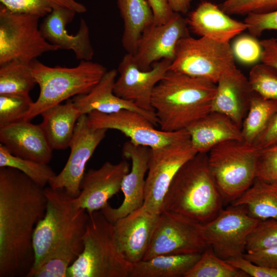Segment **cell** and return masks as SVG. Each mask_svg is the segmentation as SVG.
Listing matches in <instances>:
<instances>
[{
	"label": "cell",
	"instance_id": "6da1fadb",
	"mask_svg": "<svg viewBox=\"0 0 277 277\" xmlns=\"http://www.w3.org/2000/svg\"><path fill=\"white\" fill-rule=\"evenodd\" d=\"M44 188L16 169L0 167V277L26 276L33 266V233L47 206Z\"/></svg>",
	"mask_w": 277,
	"mask_h": 277
},
{
	"label": "cell",
	"instance_id": "44dd1931",
	"mask_svg": "<svg viewBox=\"0 0 277 277\" xmlns=\"http://www.w3.org/2000/svg\"><path fill=\"white\" fill-rule=\"evenodd\" d=\"M216 85L211 111L227 115L241 128L254 93L248 77L235 67L223 74Z\"/></svg>",
	"mask_w": 277,
	"mask_h": 277
},
{
	"label": "cell",
	"instance_id": "f546056e",
	"mask_svg": "<svg viewBox=\"0 0 277 277\" xmlns=\"http://www.w3.org/2000/svg\"><path fill=\"white\" fill-rule=\"evenodd\" d=\"M276 112L277 101L254 92L241 127L243 141L255 144Z\"/></svg>",
	"mask_w": 277,
	"mask_h": 277
},
{
	"label": "cell",
	"instance_id": "60d3db41",
	"mask_svg": "<svg viewBox=\"0 0 277 277\" xmlns=\"http://www.w3.org/2000/svg\"><path fill=\"white\" fill-rule=\"evenodd\" d=\"M244 22L250 35L259 37L265 30L277 31V10L265 13H249Z\"/></svg>",
	"mask_w": 277,
	"mask_h": 277
},
{
	"label": "cell",
	"instance_id": "9c48e42d",
	"mask_svg": "<svg viewBox=\"0 0 277 277\" xmlns=\"http://www.w3.org/2000/svg\"><path fill=\"white\" fill-rule=\"evenodd\" d=\"M39 18L0 6V66L15 60L31 63L45 53L59 50L43 36Z\"/></svg>",
	"mask_w": 277,
	"mask_h": 277
},
{
	"label": "cell",
	"instance_id": "d4e9b609",
	"mask_svg": "<svg viewBox=\"0 0 277 277\" xmlns=\"http://www.w3.org/2000/svg\"><path fill=\"white\" fill-rule=\"evenodd\" d=\"M197 153H208L217 144L229 140H243L241 128L227 115L211 111L186 129Z\"/></svg>",
	"mask_w": 277,
	"mask_h": 277
},
{
	"label": "cell",
	"instance_id": "4fadbf2b",
	"mask_svg": "<svg viewBox=\"0 0 277 277\" xmlns=\"http://www.w3.org/2000/svg\"><path fill=\"white\" fill-rule=\"evenodd\" d=\"M87 115L91 127L120 131L134 144L151 149L190 139L187 129L173 132L156 129L145 116L133 110L123 109L111 113L94 111Z\"/></svg>",
	"mask_w": 277,
	"mask_h": 277
},
{
	"label": "cell",
	"instance_id": "ac0fdd59",
	"mask_svg": "<svg viewBox=\"0 0 277 277\" xmlns=\"http://www.w3.org/2000/svg\"><path fill=\"white\" fill-rule=\"evenodd\" d=\"M123 155L131 161V167L124 176L121 190L124 198L117 208L107 204L101 211L111 223L126 215L143 205L146 173L148 169L150 148L136 145L131 142L125 143Z\"/></svg>",
	"mask_w": 277,
	"mask_h": 277
},
{
	"label": "cell",
	"instance_id": "9a60e30c",
	"mask_svg": "<svg viewBox=\"0 0 277 277\" xmlns=\"http://www.w3.org/2000/svg\"><path fill=\"white\" fill-rule=\"evenodd\" d=\"M189 35L187 18L175 13L168 22L152 25L143 32L132 54L133 61L140 70L145 71L150 70L154 63L160 61L172 62L177 42Z\"/></svg>",
	"mask_w": 277,
	"mask_h": 277
},
{
	"label": "cell",
	"instance_id": "4dcf8cb0",
	"mask_svg": "<svg viewBox=\"0 0 277 277\" xmlns=\"http://www.w3.org/2000/svg\"><path fill=\"white\" fill-rule=\"evenodd\" d=\"M36 84L30 63L15 60L0 66V95H29Z\"/></svg>",
	"mask_w": 277,
	"mask_h": 277
},
{
	"label": "cell",
	"instance_id": "2e32d148",
	"mask_svg": "<svg viewBox=\"0 0 277 277\" xmlns=\"http://www.w3.org/2000/svg\"><path fill=\"white\" fill-rule=\"evenodd\" d=\"M171 63L163 60L154 63L150 70L142 71L135 64L132 54L127 53L118 65L114 94L133 102L142 109L154 112L151 105L154 88L169 70Z\"/></svg>",
	"mask_w": 277,
	"mask_h": 277
},
{
	"label": "cell",
	"instance_id": "d590c367",
	"mask_svg": "<svg viewBox=\"0 0 277 277\" xmlns=\"http://www.w3.org/2000/svg\"><path fill=\"white\" fill-rule=\"evenodd\" d=\"M33 102L29 95H0V128L23 121Z\"/></svg>",
	"mask_w": 277,
	"mask_h": 277
},
{
	"label": "cell",
	"instance_id": "f35d334b",
	"mask_svg": "<svg viewBox=\"0 0 277 277\" xmlns=\"http://www.w3.org/2000/svg\"><path fill=\"white\" fill-rule=\"evenodd\" d=\"M235 58L245 64H252L261 60L262 47L256 37L251 35L239 36L231 47Z\"/></svg>",
	"mask_w": 277,
	"mask_h": 277
},
{
	"label": "cell",
	"instance_id": "e0dca14e",
	"mask_svg": "<svg viewBox=\"0 0 277 277\" xmlns=\"http://www.w3.org/2000/svg\"><path fill=\"white\" fill-rule=\"evenodd\" d=\"M129 171L126 161L104 163L97 169H90L83 178L79 194L72 199L74 205L89 214L101 210L108 200L121 190L123 180Z\"/></svg>",
	"mask_w": 277,
	"mask_h": 277
},
{
	"label": "cell",
	"instance_id": "484cf974",
	"mask_svg": "<svg viewBox=\"0 0 277 277\" xmlns=\"http://www.w3.org/2000/svg\"><path fill=\"white\" fill-rule=\"evenodd\" d=\"M41 115L43 121L40 125L52 149L69 147L76 124L83 115L72 99L53 106Z\"/></svg>",
	"mask_w": 277,
	"mask_h": 277
},
{
	"label": "cell",
	"instance_id": "83f0119b",
	"mask_svg": "<svg viewBox=\"0 0 277 277\" xmlns=\"http://www.w3.org/2000/svg\"><path fill=\"white\" fill-rule=\"evenodd\" d=\"M201 254H164L132 264L129 277L184 276Z\"/></svg>",
	"mask_w": 277,
	"mask_h": 277
},
{
	"label": "cell",
	"instance_id": "4316f807",
	"mask_svg": "<svg viewBox=\"0 0 277 277\" xmlns=\"http://www.w3.org/2000/svg\"><path fill=\"white\" fill-rule=\"evenodd\" d=\"M124 23L122 44L133 54L143 32L153 24V14L147 0H117Z\"/></svg>",
	"mask_w": 277,
	"mask_h": 277
},
{
	"label": "cell",
	"instance_id": "8d00e7d4",
	"mask_svg": "<svg viewBox=\"0 0 277 277\" xmlns=\"http://www.w3.org/2000/svg\"><path fill=\"white\" fill-rule=\"evenodd\" d=\"M277 246V219L260 220L249 234L246 252Z\"/></svg>",
	"mask_w": 277,
	"mask_h": 277
},
{
	"label": "cell",
	"instance_id": "ab89813d",
	"mask_svg": "<svg viewBox=\"0 0 277 277\" xmlns=\"http://www.w3.org/2000/svg\"><path fill=\"white\" fill-rule=\"evenodd\" d=\"M256 178L277 184V144L260 149Z\"/></svg>",
	"mask_w": 277,
	"mask_h": 277
},
{
	"label": "cell",
	"instance_id": "603a6c76",
	"mask_svg": "<svg viewBox=\"0 0 277 277\" xmlns=\"http://www.w3.org/2000/svg\"><path fill=\"white\" fill-rule=\"evenodd\" d=\"M117 70L107 71L98 83L88 93L74 96L72 100L82 114H88L96 111L111 113L123 109L138 112L148 118L153 125L157 123L155 112L142 109L133 102L123 99L116 95L114 86Z\"/></svg>",
	"mask_w": 277,
	"mask_h": 277
},
{
	"label": "cell",
	"instance_id": "d6986e66",
	"mask_svg": "<svg viewBox=\"0 0 277 277\" xmlns=\"http://www.w3.org/2000/svg\"><path fill=\"white\" fill-rule=\"evenodd\" d=\"M158 216L143 205L113 224L118 249L127 262L133 264L144 259Z\"/></svg>",
	"mask_w": 277,
	"mask_h": 277
},
{
	"label": "cell",
	"instance_id": "7bdbcfd3",
	"mask_svg": "<svg viewBox=\"0 0 277 277\" xmlns=\"http://www.w3.org/2000/svg\"><path fill=\"white\" fill-rule=\"evenodd\" d=\"M243 256L257 265L277 269V246L246 252Z\"/></svg>",
	"mask_w": 277,
	"mask_h": 277
},
{
	"label": "cell",
	"instance_id": "7dc6e473",
	"mask_svg": "<svg viewBox=\"0 0 277 277\" xmlns=\"http://www.w3.org/2000/svg\"><path fill=\"white\" fill-rule=\"evenodd\" d=\"M168 4L174 12L186 13L190 7L191 0H167Z\"/></svg>",
	"mask_w": 277,
	"mask_h": 277
},
{
	"label": "cell",
	"instance_id": "ba28073f",
	"mask_svg": "<svg viewBox=\"0 0 277 277\" xmlns=\"http://www.w3.org/2000/svg\"><path fill=\"white\" fill-rule=\"evenodd\" d=\"M235 67L229 43L189 35L177 42L175 58L169 70L216 84L223 74Z\"/></svg>",
	"mask_w": 277,
	"mask_h": 277
},
{
	"label": "cell",
	"instance_id": "74e56055",
	"mask_svg": "<svg viewBox=\"0 0 277 277\" xmlns=\"http://www.w3.org/2000/svg\"><path fill=\"white\" fill-rule=\"evenodd\" d=\"M219 6L229 15L265 13L277 10V0H225Z\"/></svg>",
	"mask_w": 277,
	"mask_h": 277
},
{
	"label": "cell",
	"instance_id": "5bb4252c",
	"mask_svg": "<svg viewBox=\"0 0 277 277\" xmlns=\"http://www.w3.org/2000/svg\"><path fill=\"white\" fill-rule=\"evenodd\" d=\"M107 130L91 127L87 115H82L76 124L69 145L68 160L62 171L49 182V186L63 189L72 197H76L80 192L86 164L105 138Z\"/></svg>",
	"mask_w": 277,
	"mask_h": 277
},
{
	"label": "cell",
	"instance_id": "836d02e7",
	"mask_svg": "<svg viewBox=\"0 0 277 277\" xmlns=\"http://www.w3.org/2000/svg\"><path fill=\"white\" fill-rule=\"evenodd\" d=\"M1 5L13 12L45 17L54 9L66 7L76 13L87 11L86 6L76 0H0Z\"/></svg>",
	"mask_w": 277,
	"mask_h": 277
},
{
	"label": "cell",
	"instance_id": "1f68e13d",
	"mask_svg": "<svg viewBox=\"0 0 277 277\" xmlns=\"http://www.w3.org/2000/svg\"><path fill=\"white\" fill-rule=\"evenodd\" d=\"M184 277H248L226 260L218 256L209 246Z\"/></svg>",
	"mask_w": 277,
	"mask_h": 277
},
{
	"label": "cell",
	"instance_id": "8992f818",
	"mask_svg": "<svg viewBox=\"0 0 277 277\" xmlns=\"http://www.w3.org/2000/svg\"><path fill=\"white\" fill-rule=\"evenodd\" d=\"M89 215L83 249L68 268L67 277H129L132 264L118 249L113 224L101 210Z\"/></svg>",
	"mask_w": 277,
	"mask_h": 277
},
{
	"label": "cell",
	"instance_id": "d6a6232c",
	"mask_svg": "<svg viewBox=\"0 0 277 277\" xmlns=\"http://www.w3.org/2000/svg\"><path fill=\"white\" fill-rule=\"evenodd\" d=\"M16 169L28 176L43 187L56 175L47 164L23 159L11 153L7 148L0 144V167Z\"/></svg>",
	"mask_w": 277,
	"mask_h": 277
},
{
	"label": "cell",
	"instance_id": "5b68a950",
	"mask_svg": "<svg viewBox=\"0 0 277 277\" xmlns=\"http://www.w3.org/2000/svg\"><path fill=\"white\" fill-rule=\"evenodd\" d=\"M30 66L39 94L23 121H30L71 97L88 93L107 71L103 65L91 61H80L74 67H52L35 60Z\"/></svg>",
	"mask_w": 277,
	"mask_h": 277
},
{
	"label": "cell",
	"instance_id": "30bf717a",
	"mask_svg": "<svg viewBox=\"0 0 277 277\" xmlns=\"http://www.w3.org/2000/svg\"><path fill=\"white\" fill-rule=\"evenodd\" d=\"M197 153L190 139L150 148L143 204L147 210L155 214L161 212L164 197L175 175Z\"/></svg>",
	"mask_w": 277,
	"mask_h": 277
},
{
	"label": "cell",
	"instance_id": "ffe728a7",
	"mask_svg": "<svg viewBox=\"0 0 277 277\" xmlns=\"http://www.w3.org/2000/svg\"><path fill=\"white\" fill-rule=\"evenodd\" d=\"M76 12L66 7L54 9L45 16L40 25L44 38L58 49L71 50L77 60L91 61L94 51L91 44L89 28L85 20L81 18L75 35L70 34L67 25L73 19Z\"/></svg>",
	"mask_w": 277,
	"mask_h": 277
},
{
	"label": "cell",
	"instance_id": "8fae6325",
	"mask_svg": "<svg viewBox=\"0 0 277 277\" xmlns=\"http://www.w3.org/2000/svg\"><path fill=\"white\" fill-rule=\"evenodd\" d=\"M208 247L201 223L181 214L162 211L143 260L164 254H201Z\"/></svg>",
	"mask_w": 277,
	"mask_h": 277
},
{
	"label": "cell",
	"instance_id": "ee69618b",
	"mask_svg": "<svg viewBox=\"0 0 277 277\" xmlns=\"http://www.w3.org/2000/svg\"><path fill=\"white\" fill-rule=\"evenodd\" d=\"M153 14V25H160L168 22L174 13L167 0H147Z\"/></svg>",
	"mask_w": 277,
	"mask_h": 277
},
{
	"label": "cell",
	"instance_id": "3957f363",
	"mask_svg": "<svg viewBox=\"0 0 277 277\" xmlns=\"http://www.w3.org/2000/svg\"><path fill=\"white\" fill-rule=\"evenodd\" d=\"M44 190L46 209L33 233L34 261L29 272L60 252L71 250L82 252L89 217L86 210L74 205L73 197L64 190L49 186Z\"/></svg>",
	"mask_w": 277,
	"mask_h": 277
},
{
	"label": "cell",
	"instance_id": "e575fe53",
	"mask_svg": "<svg viewBox=\"0 0 277 277\" xmlns=\"http://www.w3.org/2000/svg\"><path fill=\"white\" fill-rule=\"evenodd\" d=\"M252 90L262 97L277 101V69L264 63L255 65L248 77Z\"/></svg>",
	"mask_w": 277,
	"mask_h": 277
},
{
	"label": "cell",
	"instance_id": "7c38bea8",
	"mask_svg": "<svg viewBox=\"0 0 277 277\" xmlns=\"http://www.w3.org/2000/svg\"><path fill=\"white\" fill-rule=\"evenodd\" d=\"M259 221L251 216L245 206L230 204L211 221L202 224V232L215 254L228 260L246 252L247 238Z\"/></svg>",
	"mask_w": 277,
	"mask_h": 277
},
{
	"label": "cell",
	"instance_id": "b9f144b4",
	"mask_svg": "<svg viewBox=\"0 0 277 277\" xmlns=\"http://www.w3.org/2000/svg\"><path fill=\"white\" fill-rule=\"evenodd\" d=\"M226 261L236 268L245 272L248 276L277 277V269L257 265L243 256Z\"/></svg>",
	"mask_w": 277,
	"mask_h": 277
},
{
	"label": "cell",
	"instance_id": "52a82bcc",
	"mask_svg": "<svg viewBox=\"0 0 277 277\" xmlns=\"http://www.w3.org/2000/svg\"><path fill=\"white\" fill-rule=\"evenodd\" d=\"M260 149L243 140H229L207 153L209 167L224 205L239 198L253 183Z\"/></svg>",
	"mask_w": 277,
	"mask_h": 277
},
{
	"label": "cell",
	"instance_id": "7402d4cb",
	"mask_svg": "<svg viewBox=\"0 0 277 277\" xmlns=\"http://www.w3.org/2000/svg\"><path fill=\"white\" fill-rule=\"evenodd\" d=\"M0 142L14 155L48 164L52 157L42 128L30 121H21L0 128Z\"/></svg>",
	"mask_w": 277,
	"mask_h": 277
},
{
	"label": "cell",
	"instance_id": "7a4b0ae2",
	"mask_svg": "<svg viewBox=\"0 0 277 277\" xmlns=\"http://www.w3.org/2000/svg\"><path fill=\"white\" fill-rule=\"evenodd\" d=\"M216 85L169 70L155 86L151 105L161 130L186 129L211 112Z\"/></svg>",
	"mask_w": 277,
	"mask_h": 277
},
{
	"label": "cell",
	"instance_id": "277c9868",
	"mask_svg": "<svg viewBox=\"0 0 277 277\" xmlns=\"http://www.w3.org/2000/svg\"><path fill=\"white\" fill-rule=\"evenodd\" d=\"M224 205L209 167L207 153H197L175 175L162 211L181 214L204 224L216 217Z\"/></svg>",
	"mask_w": 277,
	"mask_h": 277
},
{
	"label": "cell",
	"instance_id": "f6af8a7d",
	"mask_svg": "<svg viewBox=\"0 0 277 277\" xmlns=\"http://www.w3.org/2000/svg\"><path fill=\"white\" fill-rule=\"evenodd\" d=\"M277 144V112L255 144L262 149Z\"/></svg>",
	"mask_w": 277,
	"mask_h": 277
},
{
	"label": "cell",
	"instance_id": "f1b7e54d",
	"mask_svg": "<svg viewBox=\"0 0 277 277\" xmlns=\"http://www.w3.org/2000/svg\"><path fill=\"white\" fill-rule=\"evenodd\" d=\"M231 205H243L259 220L277 219V184L255 178L252 184Z\"/></svg>",
	"mask_w": 277,
	"mask_h": 277
},
{
	"label": "cell",
	"instance_id": "cb8c5ba5",
	"mask_svg": "<svg viewBox=\"0 0 277 277\" xmlns=\"http://www.w3.org/2000/svg\"><path fill=\"white\" fill-rule=\"evenodd\" d=\"M187 19L194 33L224 43H229L247 28L246 23L232 18L219 6L208 1L201 2Z\"/></svg>",
	"mask_w": 277,
	"mask_h": 277
},
{
	"label": "cell",
	"instance_id": "bcb514c9",
	"mask_svg": "<svg viewBox=\"0 0 277 277\" xmlns=\"http://www.w3.org/2000/svg\"><path fill=\"white\" fill-rule=\"evenodd\" d=\"M260 43L262 47L261 62L277 69V38H265Z\"/></svg>",
	"mask_w": 277,
	"mask_h": 277
}]
</instances>
